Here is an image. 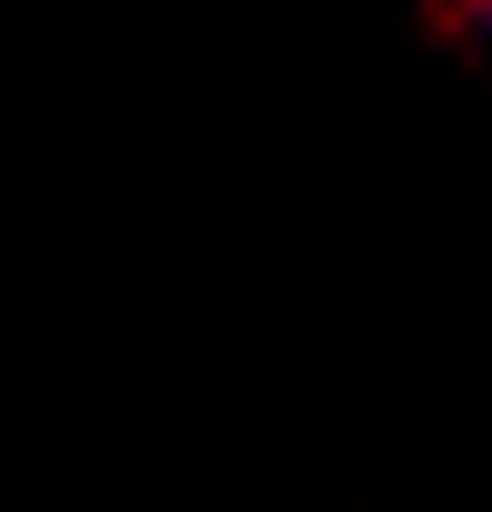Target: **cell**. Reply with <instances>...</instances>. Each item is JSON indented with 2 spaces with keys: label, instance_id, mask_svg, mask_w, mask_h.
Returning <instances> with one entry per match:
<instances>
[{
  "label": "cell",
  "instance_id": "obj_1",
  "mask_svg": "<svg viewBox=\"0 0 492 512\" xmlns=\"http://www.w3.org/2000/svg\"><path fill=\"white\" fill-rule=\"evenodd\" d=\"M472 21H482V41H492V0H472Z\"/></svg>",
  "mask_w": 492,
  "mask_h": 512
}]
</instances>
